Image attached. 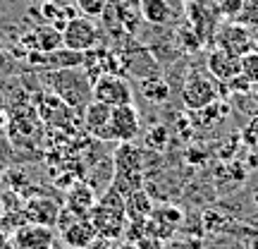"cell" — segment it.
<instances>
[{"instance_id":"obj_1","label":"cell","mask_w":258,"mask_h":249,"mask_svg":"<svg viewBox=\"0 0 258 249\" xmlns=\"http://www.w3.org/2000/svg\"><path fill=\"white\" fill-rule=\"evenodd\" d=\"M144 148H139L134 141H124L115 148L112 154V182L110 187L117 194L127 196V194L137 192L144 187Z\"/></svg>"},{"instance_id":"obj_2","label":"cell","mask_w":258,"mask_h":249,"mask_svg":"<svg viewBox=\"0 0 258 249\" xmlns=\"http://www.w3.org/2000/svg\"><path fill=\"white\" fill-rule=\"evenodd\" d=\"M50 91L55 93L62 103H67L74 111H84L86 103L93 101L91 79L84 67H64V70H50L48 74Z\"/></svg>"},{"instance_id":"obj_3","label":"cell","mask_w":258,"mask_h":249,"mask_svg":"<svg viewBox=\"0 0 258 249\" xmlns=\"http://www.w3.org/2000/svg\"><path fill=\"white\" fill-rule=\"evenodd\" d=\"M89 221L96 228L98 237L105 240H120L127 228V213H124V196L117 194L112 187L105 189L101 199H96V206L89 213Z\"/></svg>"},{"instance_id":"obj_4","label":"cell","mask_w":258,"mask_h":249,"mask_svg":"<svg viewBox=\"0 0 258 249\" xmlns=\"http://www.w3.org/2000/svg\"><path fill=\"white\" fill-rule=\"evenodd\" d=\"M55 230L60 232L57 237L64 244V249H86L98 235H96V228L93 223L89 221V216H77L70 209L60 211V218H57Z\"/></svg>"},{"instance_id":"obj_5","label":"cell","mask_w":258,"mask_h":249,"mask_svg":"<svg viewBox=\"0 0 258 249\" xmlns=\"http://www.w3.org/2000/svg\"><path fill=\"white\" fill-rule=\"evenodd\" d=\"M98 38H101V29L96 27V22L79 12L72 19H67V24L62 27V48H70L77 53L93 51L98 46Z\"/></svg>"},{"instance_id":"obj_6","label":"cell","mask_w":258,"mask_h":249,"mask_svg":"<svg viewBox=\"0 0 258 249\" xmlns=\"http://www.w3.org/2000/svg\"><path fill=\"white\" fill-rule=\"evenodd\" d=\"M91 93L93 101H101L105 106H127L134 103V91H132V84L122 77V74H101L96 82L91 84Z\"/></svg>"},{"instance_id":"obj_7","label":"cell","mask_w":258,"mask_h":249,"mask_svg":"<svg viewBox=\"0 0 258 249\" xmlns=\"http://www.w3.org/2000/svg\"><path fill=\"white\" fill-rule=\"evenodd\" d=\"M218 96H220V89L211 77L191 74V77H186L184 86H182V103L189 111H201L218 101Z\"/></svg>"},{"instance_id":"obj_8","label":"cell","mask_w":258,"mask_h":249,"mask_svg":"<svg viewBox=\"0 0 258 249\" xmlns=\"http://www.w3.org/2000/svg\"><path fill=\"white\" fill-rule=\"evenodd\" d=\"M141 134V118L134 103L127 106H115L110 111V141L124 144L134 141Z\"/></svg>"},{"instance_id":"obj_9","label":"cell","mask_w":258,"mask_h":249,"mask_svg":"<svg viewBox=\"0 0 258 249\" xmlns=\"http://www.w3.org/2000/svg\"><path fill=\"white\" fill-rule=\"evenodd\" d=\"M62 206L60 202L50 199V196H29L27 202L22 204V213H24V221L34 223V225H46V228H55L57 218H60Z\"/></svg>"},{"instance_id":"obj_10","label":"cell","mask_w":258,"mask_h":249,"mask_svg":"<svg viewBox=\"0 0 258 249\" xmlns=\"http://www.w3.org/2000/svg\"><path fill=\"white\" fill-rule=\"evenodd\" d=\"M218 48L234 58H241L244 53L253 51V34L239 22H230L218 31Z\"/></svg>"},{"instance_id":"obj_11","label":"cell","mask_w":258,"mask_h":249,"mask_svg":"<svg viewBox=\"0 0 258 249\" xmlns=\"http://www.w3.org/2000/svg\"><path fill=\"white\" fill-rule=\"evenodd\" d=\"M12 242H15V249H55L57 235L55 228L24 223L19 230H15Z\"/></svg>"},{"instance_id":"obj_12","label":"cell","mask_w":258,"mask_h":249,"mask_svg":"<svg viewBox=\"0 0 258 249\" xmlns=\"http://www.w3.org/2000/svg\"><path fill=\"white\" fill-rule=\"evenodd\" d=\"M110 106L101 101L86 103V108L82 111V125L86 134H91L93 139H101V141H110Z\"/></svg>"},{"instance_id":"obj_13","label":"cell","mask_w":258,"mask_h":249,"mask_svg":"<svg viewBox=\"0 0 258 249\" xmlns=\"http://www.w3.org/2000/svg\"><path fill=\"white\" fill-rule=\"evenodd\" d=\"M96 192L89 182H74L67 194H64V209H70L77 216H89L91 209L96 206Z\"/></svg>"},{"instance_id":"obj_14","label":"cell","mask_w":258,"mask_h":249,"mask_svg":"<svg viewBox=\"0 0 258 249\" xmlns=\"http://www.w3.org/2000/svg\"><path fill=\"white\" fill-rule=\"evenodd\" d=\"M206 67H208L211 77H215L218 82H230L232 77L239 74V58H234L230 53L220 51V48H215L211 56H208V60H206Z\"/></svg>"},{"instance_id":"obj_15","label":"cell","mask_w":258,"mask_h":249,"mask_svg":"<svg viewBox=\"0 0 258 249\" xmlns=\"http://www.w3.org/2000/svg\"><path fill=\"white\" fill-rule=\"evenodd\" d=\"M139 3V15L146 24L153 27H165L172 22L175 17V10L167 0H137Z\"/></svg>"},{"instance_id":"obj_16","label":"cell","mask_w":258,"mask_h":249,"mask_svg":"<svg viewBox=\"0 0 258 249\" xmlns=\"http://www.w3.org/2000/svg\"><path fill=\"white\" fill-rule=\"evenodd\" d=\"M29 48L31 51H41V53H53L57 48H62V29L53 27V24H43L36 31L29 34Z\"/></svg>"},{"instance_id":"obj_17","label":"cell","mask_w":258,"mask_h":249,"mask_svg":"<svg viewBox=\"0 0 258 249\" xmlns=\"http://www.w3.org/2000/svg\"><path fill=\"white\" fill-rule=\"evenodd\" d=\"M124 213H127V221H148L151 218L153 202H151L148 192H144V187L124 196Z\"/></svg>"},{"instance_id":"obj_18","label":"cell","mask_w":258,"mask_h":249,"mask_svg":"<svg viewBox=\"0 0 258 249\" xmlns=\"http://www.w3.org/2000/svg\"><path fill=\"white\" fill-rule=\"evenodd\" d=\"M141 93L151 103H165L170 98V84L163 77H146L141 79Z\"/></svg>"},{"instance_id":"obj_19","label":"cell","mask_w":258,"mask_h":249,"mask_svg":"<svg viewBox=\"0 0 258 249\" xmlns=\"http://www.w3.org/2000/svg\"><path fill=\"white\" fill-rule=\"evenodd\" d=\"M177 38H179L182 51H186V53H196V51L203 46V36L191 27V24H184V27L177 29Z\"/></svg>"},{"instance_id":"obj_20","label":"cell","mask_w":258,"mask_h":249,"mask_svg":"<svg viewBox=\"0 0 258 249\" xmlns=\"http://www.w3.org/2000/svg\"><path fill=\"white\" fill-rule=\"evenodd\" d=\"M167 139H170V132H167L165 125H153V127L144 134V144H146V148H151V151H163V148L167 146Z\"/></svg>"},{"instance_id":"obj_21","label":"cell","mask_w":258,"mask_h":249,"mask_svg":"<svg viewBox=\"0 0 258 249\" xmlns=\"http://www.w3.org/2000/svg\"><path fill=\"white\" fill-rule=\"evenodd\" d=\"M108 5H110V0H74V8H77V12L79 15H84V17H103V12L108 10Z\"/></svg>"},{"instance_id":"obj_22","label":"cell","mask_w":258,"mask_h":249,"mask_svg":"<svg viewBox=\"0 0 258 249\" xmlns=\"http://www.w3.org/2000/svg\"><path fill=\"white\" fill-rule=\"evenodd\" d=\"M239 74L246 77L253 86L258 84V51H249L239 58Z\"/></svg>"},{"instance_id":"obj_23","label":"cell","mask_w":258,"mask_h":249,"mask_svg":"<svg viewBox=\"0 0 258 249\" xmlns=\"http://www.w3.org/2000/svg\"><path fill=\"white\" fill-rule=\"evenodd\" d=\"M203 244L196 240H167L165 242V249H201Z\"/></svg>"},{"instance_id":"obj_24","label":"cell","mask_w":258,"mask_h":249,"mask_svg":"<svg viewBox=\"0 0 258 249\" xmlns=\"http://www.w3.org/2000/svg\"><path fill=\"white\" fill-rule=\"evenodd\" d=\"M86 249H120L117 240H105V237H96Z\"/></svg>"},{"instance_id":"obj_25","label":"cell","mask_w":258,"mask_h":249,"mask_svg":"<svg viewBox=\"0 0 258 249\" xmlns=\"http://www.w3.org/2000/svg\"><path fill=\"white\" fill-rule=\"evenodd\" d=\"M5 118H8V106H5V96L0 91V125L5 122Z\"/></svg>"},{"instance_id":"obj_26","label":"cell","mask_w":258,"mask_h":249,"mask_svg":"<svg viewBox=\"0 0 258 249\" xmlns=\"http://www.w3.org/2000/svg\"><path fill=\"white\" fill-rule=\"evenodd\" d=\"M120 249H139L134 242H124V244H120Z\"/></svg>"},{"instance_id":"obj_27","label":"cell","mask_w":258,"mask_h":249,"mask_svg":"<svg viewBox=\"0 0 258 249\" xmlns=\"http://www.w3.org/2000/svg\"><path fill=\"white\" fill-rule=\"evenodd\" d=\"M3 213H5V202L0 199V221H3Z\"/></svg>"},{"instance_id":"obj_28","label":"cell","mask_w":258,"mask_h":249,"mask_svg":"<svg viewBox=\"0 0 258 249\" xmlns=\"http://www.w3.org/2000/svg\"><path fill=\"white\" fill-rule=\"evenodd\" d=\"M249 249H258V237H256V240H251V244H249Z\"/></svg>"},{"instance_id":"obj_29","label":"cell","mask_w":258,"mask_h":249,"mask_svg":"<svg viewBox=\"0 0 258 249\" xmlns=\"http://www.w3.org/2000/svg\"><path fill=\"white\" fill-rule=\"evenodd\" d=\"M31 3H38V5H41V3H46V0H31Z\"/></svg>"},{"instance_id":"obj_30","label":"cell","mask_w":258,"mask_h":249,"mask_svg":"<svg viewBox=\"0 0 258 249\" xmlns=\"http://www.w3.org/2000/svg\"><path fill=\"white\" fill-rule=\"evenodd\" d=\"M256 206H258V194H256Z\"/></svg>"}]
</instances>
